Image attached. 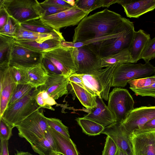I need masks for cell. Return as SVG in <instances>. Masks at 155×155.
Here are the masks:
<instances>
[{
    "label": "cell",
    "mask_w": 155,
    "mask_h": 155,
    "mask_svg": "<svg viewBox=\"0 0 155 155\" xmlns=\"http://www.w3.org/2000/svg\"><path fill=\"white\" fill-rule=\"evenodd\" d=\"M14 38L0 34V70L9 66V62L13 45Z\"/></svg>",
    "instance_id": "obj_26"
},
{
    "label": "cell",
    "mask_w": 155,
    "mask_h": 155,
    "mask_svg": "<svg viewBox=\"0 0 155 155\" xmlns=\"http://www.w3.org/2000/svg\"><path fill=\"white\" fill-rule=\"evenodd\" d=\"M39 91L38 88H34L24 98L7 107L1 118L13 127H16L28 116L41 108L36 101L37 96Z\"/></svg>",
    "instance_id": "obj_3"
},
{
    "label": "cell",
    "mask_w": 155,
    "mask_h": 155,
    "mask_svg": "<svg viewBox=\"0 0 155 155\" xmlns=\"http://www.w3.org/2000/svg\"><path fill=\"white\" fill-rule=\"evenodd\" d=\"M118 149L113 140L107 136L102 155H118Z\"/></svg>",
    "instance_id": "obj_39"
},
{
    "label": "cell",
    "mask_w": 155,
    "mask_h": 155,
    "mask_svg": "<svg viewBox=\"0 0 155 155\" xmlns=\"http://www.w3.org/2000/svg\"><path fill=\"white\" fill-rule=\"evenodd\" d=\"M57 152L63 155H79L76 146L71 138H68L50 127Z\"/></svg>",
    "instance_id": "obj_23"
},
{
    "label": "cell",
    "mask_w": 155,
    "mask_h": 155,
    "mask_svg": "<svg viewBox=\"0 0 155 155\" xmlns=\"http://www.w3.org/2000/svg\"><path fill=\"white\" fill-rule=\"evenodd\" d=\"M155 117V106H142L134 108L121 125L130 134L133 131L141 128L148 121Z\"/></svg>",
    "instance_id": "obj_14"
},
{
    "label": "cell",
    "mask_w": 155,
    "mask_h": 155,
    "mask_svg": "<svg viewBox=\"0 0 155 155\" xmlns=\"http://www.w3.org/2000/svg\"><path fill=\"white\" fill-rule=\"evenodd\" d=\"M97 106L90 109V112L83 118L96 122L104 127L116 122L115 118L104 103L102 99L97 96Z\"/></svg>",
    "instance_id": "obj_18"
},
{
    "label": "cell",
    "mask_w": 155,
    "mask_h": 155,
    "mask_svg": "<svg viewBox=\"0 0 155 155\" xmlns=\"http://www.w3.org/2000/svg\"><path fill=\"white\" fill-rule=\"evenodd\" d=\"M21 26L29 31L37 33H50L58 31L45 24L40 18L22 23Z\"/></svg>",
    "instance_id": "obj_30"
},
{
    "label": "cell",
    "mask_w": 155,
    "mask_h": 155,
    "mask_svg": "<svg viewBox=\"0 0 155 155\" xmlns=\"http://www.w3.org/2000/svg\"><path fill=\"white\" fill-rule=\"evenodd\" d=\"M64 39L54 38L41 42L18 41L15 39L16 43L23 47L35 51L43 52L50 51L61 46V41Z\"/></svg>",
    "instance_id": "obj_24"
},
{
    "label": "cell",
    "mask_w": 155,
    "mask_h": 155,
    "mask_svg": "<svg viewBox=\"0 0 155 155\" xmlns=\"http://www.w3.org/2000/svg\"><path fill=\"white\" fill-rule=\"evenodd\" d=\"M75 120L82 128L83 132L89 136L100 135L104 129V127L100 124L83 117H77Z\"/></svg>",
    "instance_id": "obj_29"
},
{
    "label": "cell",
    "mask_w": 155,
    "mask_h": 155,
    "mask_svg": "<svg viewBox=\"0 0 155 155\" xmlns=\"http://www.w3.org/2000/svg\"><path fill=\"white\" fill-rule=\"evenodd\" d=\"M155 83V74L152 76L134 79L130 81V88H139L150 86Z\"/></svg>",
    "instance_id": "obj_36"
},
{
    "label": "cell",
    "mask_w": 155,
    "mask_h": 155,
    "mask_svg": "<svg viewBox=\"0 0 155 155\" xmlns=\"http://www.w3.org/2000/svg\"><path fill=\"white\" fill-rule=\"evenodd\" d=\"M118 4L123 7L130 18H138L155 9V0H119Z\"/></svg>",
    "instance_id": "obj_19"
},
{
    "label": "cell",
    "mask_w": 155,
    "mask_h": 155,
    "mask_svg": "<svg viewBox=\"0 0 155 155\" xmlns=\"http://www.w3.org/2000/svg\"><path fill=\"white\" fill-rule=\"evenodd\" d=\"M34 88L29 84H18L10 97L7 107L28 94Z\"/></svg>",
    "instance_id": "obj_31"
},
{
    "label": "cell",
    "mask_w": 155,
    "mask_h": 155,
    "mask_svg": "<svg viewBox=\"0 0 155 155\" xmlns=\"http://www.w3.org/2000/svg\"><path fill=\"white\" fill-rule=\"evenodd\" d=\"M155 74V67L149 62L144 64L127 63L117 64L111 87H124L130 81Z\"/></svg>",
    "instance_id": "obj_5"
},
{
    "label": "cell",
    "mask_w": 155,
    "mask_h": 155,
    "mask_svg": "<svg viewBox=\"0 0 155 155\" xmlns=\"http://www.w3.org/2000/svg\"><path fill=\"white\" fill-rule=\"evenodd\" d=\"M40 4L43 11L42 17L54 15L69 8L45 5L41 3Z\"/></svg>",
    "instance_id": "obj_42"
},
{
    "label": "cell",
    "mask_w": 155,
    "mask_h": 155,
    "mask_svg": "<svg viewBox=\"0 0 155 155\" xmlns=\"http://www.w3.org/2000/svg\"><path fill=\"white\" fill-rule=\"evenodd\" d=\"M119 0H103V7L109 8L113 4L119 2Z\"/></svg>",
    "instance_id": "obj_50"
},
{
    "label": "cell",
    "mask_w": 155,
    "mask_h": 155,
    "mask_svg": "<svg viewBox=\"0 0 155 155\" xmlns=\"http://www.w3.org/2000/svg\"><path fill=\"white\" fill-rule=\"evenodd\" d=\"M43 53L31 50L14 42L12 48L9 66L17 65L27 68L40 63Z\"/></svg>",
    "instance_id": "obj_13"
},
{
    "label": "cell",
    "mask_w": 155,
    "mask_h": 155,
    "mask_svg": "<svg viewBox=\"0 0 155 155\" xmlns=\"http://www.w3.org/2000/svg\"><path fill=\"white\" fill-rule=\"evenodd\" d=\"M14 78L17 84H28L26 68L19 66H10Z\"/></svg>",
    "instance_id": "obj_33"
},
{
    "label": "cell",
    "mask_w": 155,
    "mask_h": 155,
    "mask_svg": "<svg viewBox=\"0 0 155 155\" xmlns=\"http://www.w3.org/2000/svg\"><path fill=\"white\" fill-rule=\"evenodd\" d=\"M109 136L119 148L129 155H133L132 147L129 135L120 123L116 122L104 127L102 133Z\"/></svg>",
    "instance_id": "obj_16"
},
{
    "label": "cell",
    "mask_w": 155,
    "mask_h": 155,
    "mask_svg": "<svg viewBox=\"0 0 155 155\" xmlns=\"http://www.w3.org/2000/svg\"><path fill=\"white\" fill-rule=\"evenodd\" d=\"M51 155H61V154L58 152H55Z\"/></svg>",
    "instance_id": "obj_53"
},
{
    "label": "cell",
    "mask_w": 155,
    "mask_h": 155,
    "mask_svg": "<svg viewBox=\"0 0 155 155\" xmlns=\"http://www.w3.org/2000/svg\"><path fill=\"white\" fill-rule=\"evenodd\" d=\"M118 155H129L124 150L119 148Z\"/></svg>",
    "instance_id": "obj_52"
},
{
    "label": "cell",
    "mask_w": 155,
    "mask_h": 155,
    "mask_svg": "<svg viewBox=\"0 0 155 155\" xmlns=\"http://www.w3.org/2000/svg\"><path fill=\"white\" fill-rule=\"evenodd\" d=\"M130 20L105 8L83 19L74 29L72 42H84L118 34Z\"/></svg>",
    "instance_id": "obj_1"
},
{
    "label": "cell",
    "mask_w": 155,
    "mask_h": 155,
    "mask_svg": "<svg viewBox=\"0 0 155 155\" xmlns=\"http://www.w3.org/2000/svg\"><path fill=\"white\" fill-rule=\"evenodd\" d=\"M49 127L68 138H70L68 128L65 126L60 119L55 118L47 117Z\"/></svg>",
    "instance_id": "obj_35"
},
{
    "label": "cell",
    "mask_w": 155,
    "mask_h": 155,
    "mask_svg": "<svg viewBox=\"0 0 155 155\" xmlns=\"http://www.w3.org/2000/svg\"><path fill=\"white\" fill-rule=\"evenodd\" d=\"M155 58V37L148 43L141 54V59L145 63Z\"/></svg>",
    "instance_id": "obj_37"
},
{
    "label": "cell",
    "mask_w": 155,
    "mask_h": 155,
    "mask_svg": "<svg viewBox=\"0 0 155 155\" xmlns=\"http://www.w3.org/2000/svg\"><path fill=\"white\" fill-rule=\"evenodd\" d=\"M26 69L28 84L38 88L45 84L48 75L41 63Z\"/></svg>",
    "instance_id": "obj_25"
},
{
    "label": "cell",
    "mask_w": 155,
    "mask_h": 155,
    "mask_svg": "<svg viewBox=\"0 0 155 155\" xmlns=\"http://www.w3.org/2000/svg\"><path fill=\"white\" fill-rule=\"evenodd\" d=\"M127 63H132L129 48L124 49L116 54L101 59L102 68L107 67L116 64Z\"/></svg>",
    "instance_id": "obj_28"
},
{
    "label": "cell",
    "mask_w": 155,
    "mask_h": 155,
    "mask_svg": "<svg viewBox=\"0 0 155 155\" xmlns=\"http://www.w3.org/2000/svg\"><path fill=\"white\" fill-rule=\"evenodd\" d=\"M9 15L3 6L0 5V29L6 23Z\"/></svg>",
    "instance_id": "obj_45"
},
{
    "label": "cell",
    "mask_w": 155,
    "mask_h": 155,
    "mask_svg": "<svg viewBox=\"0 0 155 155\" xmlns=\"http://www.w3.org/2000/svg\"><path fill=\"white\" fill-rule=\"evenodd\" d=\"M133 99L127 89L115 87L109 94L108 107L116 118L122 123L134 108Z\"/></svg>",
    "instance_id": "obj_8"
},
{
    "label": "cell",
    "mask_w": 155,
    "mask_h": 155,
    "mask_svg": "<svg viewBox=\"0 0 155 155\" xmlns=\"http://www.w3.org/2000/svg\"><path fill=\"white\" fill-rule=\"evenodd\" d=\"M141 128L155 129V117L147 122Z\"/></svg>",
    "instance_id": "obj_49"
},
{
    "label": "cell",
    "mask_w": 155,
    "mask_h": 155,
    "mask_svg": "<svg viewBox=\"0 0 155 155\" xmlns=\"http://www.w3.org/2000/svg\"><path fill=\"white\" fill-rule=\"evenodd\" d=\"M31 145L33 150L39 155H51L57 152L55 141L49 127L43 137Z\"/></svg>",
    "instance_id": "obj_22"
},
{
    "label": "cell",
    "mask_w": 155,
    "mask_h": 155,
    "mask_svg": "<svg viewBox=\"0 0 155 155\" xmlns=\"http://www.w3.org/2000/svg\"><path fill=\"white\" fill-rule=\"evenodd\" d=\"M150 35L143 30L135 31L133 41L129 49L132 63H136L141 59L142 54L150 40Z\"/></svg>",
    "instance_id": "obj_20"
},
{
    "label": "cell",
    "mask_w": 155,
    "mask_h": 155,
    "mask_svg": "<svg viewBox=\"0 0 155 155\" xmlns=\"http://www.w3.org/2000/svg\"><path fill=\"white\" fill-rule=\"evenodd\" d=\"M14 127L2 118H0V139L8 140L12 136Z\"/></svg>",
    "instance_id": "obj_38"
},
{
    "label": "cell",
    "mask_w": 155,
    "mask_h": 155,
    "mask_svg": "<svg viewBox=\"0 0 155 155\" xmlns=\"http://www.w3.org/2000/svg\"><path fill=\"white\" fill-rule=\"evenodd\" d=\"M41 64L48 75H62L56 66L47 58L43 56Z\"/></svg>",
    "instance_id": "obj_41"
},
{
    "label": "cell",
    "mask_w": 155,
    "mask_h": 155,
    "mask_svg": "<svg viewBox=\"0 0 155 155\" xmlns=\"http://www.w3.org/2000/svg\"><path fill=\"white\" fill-rule=\"evenodd\" d=\"M133 23L130 21L118 36L107 39L94 45H87L94 50L101 58L116 54L126 48H129L135 32Z\"/></svg>",
    "instance_id": "obj_7"
},
{
    "label": "cell",
    "mask_w": 155,
    "mask_h": 155,
    "mask_svg": "<svg viewBox=\"0 0 155 155\" xmlns=\"http://www.w3.org/2000/svg\"><path fill=\"white\" fill-rule=\"evenodd\" d=\"M74 53L77 65V74H84L101 69V59L87 45L74 47Z\"/></svg>",
    "instance_id": "obj_12"
},
{
    "label": "cell",
    "mask_w": 155,
    "mask_h": 155,
    "mask_svg": "<svg viewBox=\"0 0 155 155\" xmlns=\"http://www.w3.org/2000/svg\"><path fill=\"white\" fill-rule=\"evenodd\" d=\"M69 83L68 78L62 75H48L45 84L38 88L40 91H46L55 100L68 94Z\"/></svg>",
    "instance_id": "obj_17"
},
{
    "label": "cell",
    "mask_w": 155,
    "mask_h": 155,
    "mask_svg": "<svg viewBox=\"0 0 155 155\" xmlns=\"http://www.w3.org/2000/svg\"><path fill=\"white\" fill-rule=\"evenodd\" d=\"M136 96H150L155 97V83L145 87L130 89Z\"/></svg>",
    "instance_id": "obj_40"
},
{
    "label": "cell",
    "mask_w": 155,
    "mask_h": 155,
    "mask_svg": "<svg viewBox=\"0 0 155 155\" xmlns=\"http://www.w3.org/2000/svg\"><path fill=\"white\" fill-rule=\"evenodd\" d=\"M16 127L18 130L19 137L25 139L31 144L44 136L49 126L43 111L39 109L28 116Z\"/></svg>",
    "instance_id": "obj_6"
},
{
    "label": "cell",
    "mask_w": 155,
    "mask_h": 155,
    "mask_svg": "<svg viewBox=\"0 0 155 155\" xmlns=\"http://www.w3.org/2000/svg\"><path fill=\"white\" fill-rule=\"evenodd\" d=\"M41 3L45 5L68 8H70L73 6L68 3L65 0H46Z\"/></svg>",
    "instance_id": "obj_43"
},
{
    "label": "cell",
    "mask_w": 155,
    "mask_h": 155,
    "mask_svg": "<svg viewBox=\"0 0 155 155\" xmlns=\"http://www.w3.org/2000/svg\"><path fill=\"white\" fill-rule=\"evenodd\" d=\"M0 118H1L18 84L14 78L10 66L4 70H0Z\"/></svg>",
    "instance_id": "obj_15"
},
{
    "label": "cell",
    "mask_w": 155,
    "mask_h": 155,
    "mask_svg": "<svg viewBox=\"0 0 155 155\" xmlns=\"http://www.w3.org/2000/svg\"><path fill=\"white\" fill-rule=\"evenodd\" d=\"M117 64L84 74H77L86 89L93 95L107 101L113 74Z\"/></svg>",
    "instance_id": "obj_2"
},
{
    "label": "cell",
    "mask_w": 155,
    "mask_h": 155,
    "mask_svg": "<svg viewBox=\"0 0 155 155\" xmlns=\"http://www.w3.org/2000/svg\"><path fill=\"white\" fill-rule=\"evenodd\" d=\"M20 26L19 22L9 15L6 23L0 29V34L14 38Z\"/></svg>",
    "instance_id": "obj_32"
},
{
    "label": "cell",
    "mask_w": 155,
    "mask_h": 155,
    "mask_svg": "<svg viewBox=\"0 0 155 155\" xmlns=\"http://www.w3.org/2000/svg\"><path fill=\"white\" fill-rule=\"evenodd\" d=\"M90 13L78 7L75 5L65 10L40 18L45 24L60 31L62 28L78 24Z\"/></svg>",
    "instance_id": "obj_10"
},
{
    "label": "cell",
    "mask_w": 155,
    "mask_h": 155,
    "mask_svg": "<svg viewBox=\"0 0 155 155\" xmlns=\"http://www.w3.org/2000/svg\"><path fill=\"white\" fill-rule=\"evenodd\" d=\"M41 91L44 101L45 105V108L54 110V109L52 107V106L57 104L55 100L51 97L46 91Z\"/></svg>",
    "instance_id": "obj_44"
},
{
    "label": "cell",
    "mask_w": 155,
    "mask_h": 155,
    "mask_svg": "<svg viewBox=\"0 0 155 155\" xmlns=\"http://www.w3.org/2000/svg\"><path fill=\"white\" fill-rule=\"evenodd\" d=\"M42 52L43 56L48 59L65 77L68 78L77 71L74 47L61 46Z\"/></svg>",
    "instance_id": "obj_9"
},
{
    "label": "cell",
    "mask_w": 155,
    "mask_h": 155,
    "mask_svg": "<svg viewBox=\"0 0 155 155\" xmlns=\"http://www.w3.org/2000/svg\"><path fill=\"white\" fill-rule=\"evenodd\" d=\"M75 5L78 8L90 12L103 7V0H77Z\"/></svg>",
    "instance_id": "obj_34"
},
{
    "label": "cell",
    "mask_w": 155,
    "mask_h": 155,
    "mask_svg": "<svg viewBox=\"0 0 155 155\" xmlns=\"http://www.w3.org/2000/svg\"><path fill=\"white\" fill-rule=\"evenodd\" d=\"M69 84L82 104L87 109H92L97 106V96L93 95L86 89L76 83L69 82Z\"/></svg>",
    "instance_id": "obj_27"
},
{
    "label": "cell",
    "mask_w": 155,
    "mask_h": 155,
    "mask_svg": "<svg viewBox=\"0 0 155 155\" xmlns=\"http://www.w3.org/2000/svg\"><path fill=\"white\" fill-rule=\"evenodd\" d=\"M0 5L21 24L43 17V9L37 0H0Z\"/></svg>",
    "instance_id": "obj_4"
},
{
    "label": "cell",
    "mask_w": 155,
    "mask_h": 155,
    "mask_svg": "<svg viewBox=\"0 0 155 155\" xmlns=\"http://www.w3.org/2000/svg\"><path fill=\"white\" fill-rule=\"evenodd\" d=\"M129 138L133 155H155V129H136Z\"/></svg>",
    "instance_id": "obj_11"
},
{
    "label": "cell",
    "mask_w": 155,
    "mask_h": 155,
    "mask_svg": "<svg viewBox=\"0 0 155 155\" xmlns=\"http://www.w3.org/2000/svg\"><path fill=\"white\" fill-rule=\"evenodd\" d=\"M64 39L62 33L60 31L50 33H41L29 31L21 26L14 38L15 40L41 42L54 38Z\"/></svg>",
    "instance_id": "obj_21"
},
{
    "label": "cell",
    "mask_w": 155,
    "mask_h": 155,
    "mask_svg": "<svg viewBox=\"0 0 155 155\" xmlns=\"http://www.w3.org/2000/svg\"><path fill=\"white\" fill-rule=\"evenodd\" d=\"M68 80L69 82H72L76 83L86 89L85 86L82 80L76 73L71 75L68 78Z\"/></svg>",
    "instance_id": "obj_46"
},
{
    "label": "cell",
    "mask_w": 155,
    "mask_h": 155,
    "mask_svg": "<svg viewBox=\"0 0 155 155\" xmlns=\"http://www.w3.org/2000/svg\"><path fill=\"white\" fill-rule=\"evenodd\" d=\"M8 140H0V155H9Z\"/></svg>",
    "instance_id": "obj_47"
},
{
    "label": "cell",
    "mask_w": 155,
    "mask_h": 155,
    "mask_svg": "<svg viewBox=\"0 0 155 155\" xmlns=\"http://www.w3.org/2000/svg\"><path fill=\"white\" fill-rule=\"evenodd\" d=\"M16 152L15 153V155H35L32 154L28 152L19 151L17 150H16Z\"/></svg>",
    "instance_id": "obj_51"
},
{
    "label": "cell",
    "mask_w": 155,
    "mask_h": 155,
    "mask_svg": "<svg viewBox=\"0 0 155 155\" xmlns=\"http://www.w3.org/2000/svg\"><path fill=\"white\" fill-rule=\"evenodd\" d=\"M36 101L38 104L41 108H45V105L44 103L43 98L42 96V91H41L39 90V92L37 95Z\"/></svg>",
    "instance_id": "obj_48"
}]
</instances>
